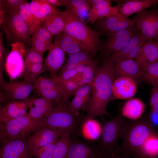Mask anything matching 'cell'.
<instances>
[{
	"mask_svg": "<svg viewBox=\"0 0 158 158\" xmlns=\"http://www.w3.org/2000/svg\"><path fill=\"white\" fill-rule=\"evenodd\" d=\"M152 123L154 126H158V113L151 112L149 117Z\"/></svg>",
	"mask_w": 158,
	"mask_h": 158,
	"instance_id": "f6af8a7d",
	"label": "cell"
},
{
	"mask_svg": "<svg viewBox=\"0 0 158 158\" xmlns=\"http://www.w3.org/2000/svg\"><path fill=\"white\" fill-rule=\"evenodd\" d=\"M121 4H118L115 6L109 5L97 9H91L88 16V21L93 24L97 20L104 17H123L119 11Z\"/></svg>",
	"mask_w": 158,
	"mask_h": 158,
	"instance_id": "1f68e13d",
	"label": "cell"
},
{
	"mask_svg": "<svg viewBox=\"0 0 158 158\" xmlns=\"http://www.w3.org/2000/svg\"><path fill=\"white\" fill-rule=\"evenodd\" d=\"M25 0H0V9L5 14L18 10L20 5Z\"/></svg>",
	"mask_w": 158,
	"mask_h": 158,
	"instance_id": "60d3db41",
	"label": "cell"
},
{
	"mask_svg": "<svg viewBox=\"0 0 158 158\" xmlns=\"http://www.w3.org/2000/svg\"><path fill=\"white\" fill-rule=\"evenodd\" d=\"M29 4L27 0H25L20 5L18 11L21 18L33 32L41 26V22L38 20L31 13Z\"/></svg>",
	"mask_w": 158,
	"mask_h": 158,
	"instance_id": "d6a6232c",
	"label": "cell"
},
{
	"mask_svg": "<svg viewBox=\"0 0 158 158\" xmlns=\"http://www.w3.org/2000/svg\"><path fill=\"white\" fill-rule=\"evenodd\" d=\"M158 2V0H157Z\"/></svg>",
	"mask_w": 158,
	"mask_h": 158,
	"instance_id": "681fc988",
	"label": "cell"
},
{
	"mask_svg": "<svg viewBox=\"0 0 158 158\" xmlns=\"http://www.w3.org/2000/svg\"><path fill=\"white\" fill-rule=\"evenodd\" d=\"M92 88V82L80 86L74 95L68 107L76 115H79L80 111L85 110L90 100Z\"/></svg>",
	"mask_w": 158,
	"mask_h": 158,
	"instance_id": "44dd1931",
	"label": "cell"
},
{
	"mask_svg": "<svg viewBox=\"0 0 158 158\" xmlns=\"http://www.w3.org/2000/svg\"><path fill=\"white\" fill-rule=\"evenodd\" d=\"M0 84L4 91L2 96H0V102L5 104L11 102L27 98L34 90V84L25 77L21 80L11 82L6 81L3 77H0Z\"/></svg>",
	"mask_w": 158,
	"mask_h": 158,
	"instance_id": "9c48e42d",
	"label": "cell"
},
{
	"mask_svg": "<svg viewBox=\"0 0 158 158\" xmlns=\"http://www.w3.org/2000/svg\"><path fill=\"white\" fill-rule=\"evenodd\" d=\"M59 35L61 47L66 54L68 56L87 51L83 44L64 32Z\"/></svg>",
	"mask_w": 158,
	"mask_h": 158,
	"instance_id": "f1b7e54d",
	"label": "cell"
},
{
	"mask_svg": "<svg viewBox=\"0 0 158 158\" xmlns=\"http://www.w3.org/2000/svg\"><path fill=\"white\" fill-rule=\"evenodd\" d=\"M26 140L15 139L1 144L0 158H31Z\"/></svg>",
	"mask_w": 158,
	"mask_h": 158,
	"instance_id": "2e32d148",
	"label": "cell"
},
{
	"mask_svg": "<svg viewBox=\"0 0 158 158\" xmlns=\"http://www.w3.org/2000/svg\"><path fill=\"white\" fill-rule=\"evenodd\" d=\"M46 1L52 6H62L60 0H46Z\"/></svg>",
	"mask_w": 158,
	"mask_h": 158,
	"instance_id": "7dc6e473",
	"label": "cell"
},
{
	"mask_svg": "<svg viewBox=\"0 0 158 158\" xmlns=\"http://www.w3.org/2000/svg\"><path fill=\"white\" fill-rule=\"evenodd\" d=\"M108 155L90 141L72 140L67 158H106Z\"/></svg>",
	"mask_w": 158,
	"mask_h": 158,
	"instance_id": "4fadbf2b",
	"label": "cell"
},
{
	"mask_svg": "<svg viewBox=\"0 0 158 158\" xmlns=\"http://www.w3.org/2000/svg\"><path fill=\"white\" fill-rule=\"evenodd\" d=\"M41 120L25 115L0 124V143L17 139H26L35 132L44 127Z\"/></svg>",
	"mask_w": 158,
	"mask_h": 158,
	"instance_id": "5b68a950",
	"label": "cell"
},
{
	"mask_svg": "<svg viewBox=\"0 0 158 158\" xmlns=\"http://www.w3.org/2000/svg\"><path fill=\"white\" fill-rule=\"evenodd\" d=\"M34 90L38 95L54 102H57L62 98L61 89L51 78L40 77L34 84Z\"/></svg>",
	"mask_w": 158,
	"mask_h": 158,
	"instance_id": "e0dca14e",
	"label": "cell"
},
{
	"mask_svg": "<svg viewBox=\"0 0 158 158\" xmlns=\"http://www.w3.org/2000/svg\"><path fill=\"white\" fill-rule=\"evenodd\" d=\"M59 139L39 148L35 155L36 158H53L54 149Z\"/></svg>",
	"mask_w": 158,
	"mask_h": 158,
	"instance_id": "b9f144b4",
	"label": "cell"
},
{
	"mask_svg": "<svg viewBox=\"0 0 158 158\" xmlns=\"http://www.w3.org/2000/svg\"><path fill=\"white\" fill-rule=\"evenodd\" d=\"M106 158H130V157L122 153H113L108 155Z\"/></svg>",
	"mask_w": 158,
	"mask_h": 158,
	"instance_id": "bcb514c9",
	"label": "cell"
},
{
	"mask_svg": "<svg viewBox=\"0 0 158 158\" xmlns=\"http://www.w3.org/2000/svg\"><path fill=\"white\" fill-rule=\"evenodd\" d=\"M62 6L70 11L81 20L88 17L92 6L89 0H60Z\"/></svg>",
	"mask_w": 158,
	"mask_h": 158,
	"instance_id": "484cf974",
	"label": "cell"
},
{
	"mask_svg": "<svg viewBox=\"0 0 158 158\" xmlns=\"http://www.w3.org/2000/svg\"><path fill=\"white\" fill-rule=\"evenodd\" d=\"M156 44L158 51V40H157V41L156 42Z\"/></svg>",
	"mask_w": 158,
	"mask_h": 158,
	"instance_id": "c3c4849f",
	"label": "cell"
},
{
	"mask_svg": "<svg viewBox=\"0 0 158 158\" xmlns=\"http://www.w3.org/2000/svg\"><path fill=\"white\" fill-rule=\"evenodd\" d=\"M10 46L11 49L6 56L5 68L10 78L13 80L25 71L23 57L26 49L25 44L21 42L11 44Z\"/></svg>",
	"mask_w": 158,
	"mask_h": 158,
	"instance_id": "30bf717a",
	"label": "cell"
},
{
	"mask_svg": "<svg viewBox=\"0 0 158 158\" xmlns=\"http://www.w3.org/2000/svg\"><path fill=\"white\" fill-rule=\"evenodd\" d=\"M29 4L31 13L41 23L49 16L61 12L46 0H32Z\"/></svg>",
	"mask_w": 158,
	"mask_h": 158,
	"instance_id": "cb8c5ba5",
	"label": "cell"
},
{
	"mask_svg": "<svg viewBox=\"0 0 158 158\" xmlns=\"http://www.w3.org/2000/svg\"><path fill=\"white\" fill-rule=\"evenodd\" d=\"M145 109L144 103L140 99L134 98L127 101L121 109L123 116L135 120L141 117Z\"/></svg>",
	"mask_w": 158,
	"mask_h": 158,
	"instance_id": "4316f807",
	"label": "cell"
},
{
	"mask_svg": "<svg viewBox=\"0 0 158 158\" xmlns=\"http://www.w3.org/2000/svg\"><path fill=\"white\" fill-rule=\"evenodd\" d=\"M150 104L151 112L158 113V87H153Z\"/></svg>",
	"mask_w": 158,
	"mask_h": 158,
	"instance_id": "ee69618b",
	"label": "cell"
},
{
	"mask_svg": "<svg viewBox=\"0 0 158 158\" xmlns=\"http://www.w3.org/2000/svg\"><path fill=\"white\" fill-rule=\"evenodd\" d=\"M53 107H36L32 106L30 108L28 114L35 119L41 120L52 111Z\"/></svg>",
	"mask_w": 158,
	"mask_h": 158,
	"instance_id": "ab89813d",
	"label": "cell"
},
{
	"mask_svg": "<svg viewBox=\"0 0 158 158\" xmlns=\"http://www.w3.org/2000/svg\"><path fill=\"white\" fill-rule=\"evenodd\" d=\"M123 116L119 107L115 117L107 121L104 120L102 124L98 145L101 151L107 155L121 154L118 142L121 138L126 121Z\"/></svg>",
	"mask_w": 158,
	"mask_h": 158,
	"instance_id": "8992f818",
	"label": "cell"
},
{
	"mask_svg": "<svg viewBox=\"0 0 158 158\" xmlns=\"http://www.w3.org/2000/svg\"><path fill=\"white\" fill-rule=\"evenodd\" d=\"M71 133L67 132L59 139L55 145L53 158H67L72 142Z\"/></svg>",
	"mask_w": 158,
	"mask_h": 158,
	"instance_id": "836d02e7",
	"label": "cell"
},
{
	"mask_svg": "<svg viewBox=\"0 0 158 158\" xmlns=\"http://www.w3.org/2000/svg\"><path fill=\"white\" fill-rule=\"evenodd\" d=\"M154 126L146 116L126 121L121 153L135 158H158V133Z\"/></svg>",
	"mask_w": 158,
	"mask_h": 158,
	"instance_id": "6da1fadb",
	"label": "cell"
},
{
	"mask_svg": "<svg viewBox=\"0 0 158 158\" xmlns=\"http://www.w3.org/2000/svg\"><path fill=\"white\" fill-rule=\"evenodd\" d=\"M121 4L119 11L123 17H128L135 13H138L156 4L157 0H126Z\"/></svg>",
	"mask_w": 158,
	"mask_h": 158,
	"instance_id": "d4e9b609",
	"label": "cell"
},
{
	"mask_svg": "<svg viewBox=\"0 0 158 158\" xmlns=\"http://www.w3.org/2000/svg\"><path fill=\"white\" fill-rule=\"evenodd\" d=\"M69 100L61 99L54 102L52 111L43 118L42 121L45 127L71 133L83 121L84 116L76 115L68 107Z\"/></svg>",
	"mask_w": 158,
	"mask_h": 158,
	"instance_id": "277c9868",
	"label": "cell"
},
{
	"mask_svg": "<svg viewBox=\"0 0 158 158\" xmlns=\"http://www.w3.org/2000/svg\"><path fill=\"white\" fill-rule=\"evenodd\" d=\"M115 63L113 55L104 59L99 66L92 82L89 101L85 110L84 121L107 115L112 118L106 110L109 102L113 100V85L115 78Z\"/></svg>",
	"mask_w": 158,
	"mask_h": 158,
	"instance_id": "7a4b0ae2",
	"label": "cell"
},
{
	"mask_svg": "<svg viewBox=\"0 0 158 158\" xmlns=\"http://www.w3.org/2000/svg\"><path fill=\"white\" fill-rule=\"evenodd\" d=\"M99 64L98 60L95 59L86 64L82 73L79 81L81 86L93 82L99 67Z\"/></svg>",
	"mask_w": 158,
	"mask_h": 158,
	"instance_id": "e575fe53",
	"label": "cell"
},
{
	"mask_svg": "<svg viewBox=\"0 0 158 158\" xmlns=\"http://www.w3.org/2000/svg\"><path fill=\"white\" fill-rule=\"evenodd\" d=\"M24 57L26 69L33 63L43 62L42 54L32 48L26 49Z\"/></svg>",
	"mask_w": 158,
	"mask_h": 158,
	"instance_id": "f35d334b",
	"label": "cell"
},
{
	"mask_svg": "<svg viewBox=\"0 0 158 158\" xmlns=\"http://www.w3.org/2000/svg\"><path fill=\"white\" fill-rule=\"evenodd\" d=\"M53 36L47 30L40 27L32 33L30 40L31 48L43 54L52 46Z\"/></svg>",
	"mask_w": 158,
	"mask_h": 158,
	"instance_id": "7402d4cb",
	"label": "cell"
},
{
	"mask_svg": "<svg viewBox=\"0 0 158 158\" xmlns=\"http://www.w3.org/2000/svg\"><path fill=\"white\" fill-rule=\"evenodd\" d=\"M79 81L78 78H76L64 83L57 84L62 92V99L69 100L71 97L74 95L81 86L79 84Z\"/></svg>",
	"mask_w": 158,
	"mask_h": 158,
	"instance_id": "8d00e7d4",
	"label": "cell"
},
{
	"mask_svg": "<svg viewBox=\"0 0 158 158\" xmlns=\"http://www.w3.org/2000/svg\"><path fill=\"white\" fill-rule=\"evenodd\" d=\"M136 82L128 77L120 76L116 78L113 85V99H124L133 96L137 91Z\"/></svg>",
	"mask_w": 158,
	"mask_h": 158,
	"instance_id": "ac0fdd59",
	"label": "cell"
},
{
	"mask_svg": "<svg viewBox=\"0 0 158 158\" xmlns=\"http://www.w3.org/2000/svg\"><path fill=\"white\" fill-rule=\"evenodd\" d=\"M134 59L142 71L158 61V51L156 42L153 40L147 42L140 48Z\"/></svg>",
	"mask_w": 158,
	"mask_h": 158,
	"instance_id": "ffe728a7",
	"label": "cell"
},
{
	"mask_svg": "<svg viewBox=\"0 0 158 158\" xmlns=\"http://www.w3.org/2000/svg\"><path fill=\"white\" fill-rule=\"evenodd\" d=\"M100 36L117 32L134 26L133 19L128 17L115 16L102 18L94 23Z\"/></svg>",
	"mask_w": 158,
	"mask_h": 158,
	"instance_id": "5bb4252c",
	"label": "cell"
},
{
	"mask_svg": "<svg viewBox=\"0 0 158 158\" xmlns=\"http://www.w3.org/2000/svg\"><path fill=\"white\" fill-rule=\"evenodd\" d=\"M61 13L65 23L64 32L81 42L87 51L96 57L100 43V35L97 30L91 29L68 9Z\"/></svg>",
	"mask_w": 158,
	"mask_h": 158,
	"instance_id": "3957f363",
	"label": "cell"
},
{
	"mask_svg": "<svg viewBox=\"0 0 158 158\" xmlns=\"http://www.w3.org/2000/svg\"><path fill=\"white\" fill-rule=\"evenodd\" d=\"M65 54L61 46L60 35L55 36L44 64V70L49 72L51 78H55L58 75V73L63 65Z\"/></svg>",
	"mask_w": 158,
	"mask_h": 158,
	"instance_id": "7c38bea8",
	"label": "cell"
},
{
	"mask_svg": "<svg viewBox=\"0 0 158 158\" xmlns=\"http://www.w3.org/2000/svg\"><path fill=\"white\" fill-rule=\"evenodd\" d=\"M35 98L31 97L11 102L0 107V124L5 123L26 114L27 110L33 105Z\"/></svg>",
	"mask_w": 158,
	"mask_h": 158,
	"instance_id": "9a60e30c",
	"label": "cell"
},
{
	"mask_svg": "<svg viewBox=\"0 0 158 158\" xmlns=\"http://www.w3.org/2000/svg\"><path fill=\"white\" fill-rule=\"evenodd\" d=\"M115 78L120 76L128 77L136 82L142 80V71L133 60L126 59L115 63Z\"/></svg>",
	"mask_w": 158,
	"mask_h": 158,
	"instance_id": "603a6c76",
	"label": "cell"
},
{
	"mask_svg": "<svg viewBox=\"0 0 158 158\" xmlns=\"http://www.w3.org/2000/svg\"><path fill=\"white\" fill-rule=\"evenodd\" d=\"M140 32L137 25L122 30L108 34L106 39L100 41L99 51L105 56H110L120 51L129 40Z\"/></svg>",
	"mask_w": 158,
	"mask_h": 158,
	"instance_id": "ba28073f",
	"label": "cell"
},
{
	"mask_svg": "<svg viewBox=\"0 0 158 158\" xmlns=\"http://www.w3.org/2000/svg\"><path fill=\"white\" fill-rule=\"evenodd\" d=\"M3 33L0 32V74H3L6 56V50L3 41Z\"/></svg>",
	"mask_w": 158,
	"mask_h": 158,
	"instance_id": "7bdbcfd3",
	"label": "cell"
},
{
	"mask_svg": "<svg viewBox=\"0 0 158 158\" xmlns=\"http://www.w3.org/2000/svg\"><path fill=\"white\" fill-rule=\"evenodd\" d=\"M144 41H148L149 40L140 31L133 36L120 51L112 54L115 63L126 60L134 48L140 42Z\"/></svg>",
	"mask_w": 158,
	"mask_h": 158,
	"instance_id": "4dcf8cb0",
	"label": "cell"
},
{
	"mask_svg": "<svg viewBox=\"0 0 158 158\" xmlns=\"http://www.w3.org/2000/svg\"><path fill=\"white\" fill-rule=\"evenodd\" d=\"M61 13L50 16L41 23L42 27L48 30L54 36L59 35L64 31L65 23Z\"/></svg>",
	"mask_w": 158,
	"mask_h": 158,
	"instance_id": "f546056e",
	"label": "cell"
},
{
	"mask_svg": "<svg viewBox=\"0 0 158 158\" xmlns=\"http://www.w3.org/2000/svg\"><path fill=\"white\" fill-rule=\"evenodd\" d=\"M87 63L82 64L74 68L66 70L58 75L56 78L51 79L55 83L60 84L76 78L81 75L84 68Z\"/></svg>",
	"mask_w": 158,
	"mask_h": 158,
	"instance_id": "d590c367",
	"label": "cell"
},
{
	"mask_svg": "<svg viewBox=\"0 0 158 158\" xmlns=\"http://www.w3.org/2000/svg\"><path fill=\"white\" fill-rule=\"evenodd\" d=\"M154 10H144L138 13L133 20L142 33L149 40H158V32L153 20Z\"/></svg>",
	"mask_w": 158,
	"mask_h": 158,
	"instance_id": "d6986e66",
	"label": "cell"
},
{
	"mask_svg": "<svg viewBox=\"0 0 158 158\" xmlns=\"http://www.w3.org/2000/svg\"><path fill=\"white\" fill-rule=\"evenodd\" d=\"M65 133L45 126L35 132L28 137L26 140L30 155L35 156L39 148L59 139Z\"/></svg>",
	"mask_w": 158,
	"mask_h": 158,
	"instance_id": "8fae6325",
	"label": "cell"
},
{
	"mask_svg": "<svg viewBox=\"0 0 158 158\" xmlns=\"http://www.w3.org/2000/svg\"><path fill=\"white\" fill-rule=\"evenodd\" d=\"M142 80L153 87H158V60L149 65L142 71Z\"/></svg>",
	"mask_w": 158,
	"mask_h": 158,
	"instance_id": "74e56055",
	"label": "cell"
},
{
	"mask_svg": "<svg viewBox=\"0 0 158 158\" xmlns=\"http://www.w3.org/2000/svg\"><path fill=\"white\" fill-rule=\"evenodd\" d=\"M0 25L8 46L17 42L30 44L32 31L20 16L18 10L6 13Z\"/></svg>",
	"mask_w": 158,
	"mask_h": 158,
	"instance_id": "52a82bcc",
	"label": "cell"
},
{
	"mask_svg": "<svg viewBox=\"0 0 158 158\" xmlns=\"http://www.w3.org/2000/svg\"><path fill=\"white\" fill-rule=\"evenodd\" d=\"M95 58L87 51L70 55L59 71L58 75L66 70L74 68L80 65L88 63Z\"/></svg>",
	"mask_w": 158,
	"mask_h": 158,
	"instance_id": "83f0119b",
	"label": "cell"
}]
</instances>
